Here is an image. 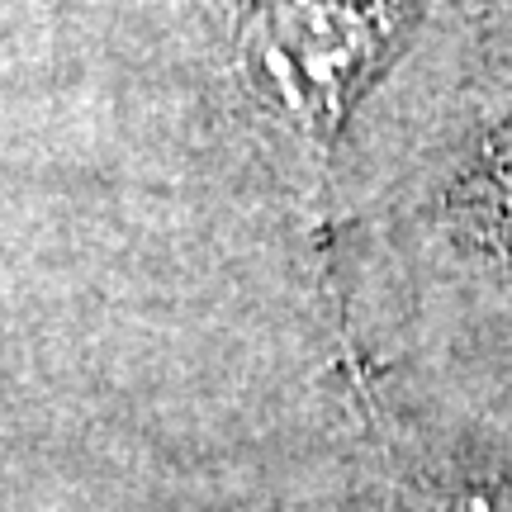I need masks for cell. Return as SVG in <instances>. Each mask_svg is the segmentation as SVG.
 Segmentation results:
<instances>
[{
    "label": "cell",
    "mask_w": 512,
    "mask_h": 512,
    "mask_svg": "<svg viewBox=\"0 0 512 512\" xmlns=\"http://www.w3.org/2000/svg\"><path fill=\"white\" fill-rule=\"evenodd\" d=\"M432 10L437 0H200L233 138L290 219L328 304L342 157Z\"/></svg>",
    "instance_id": "cell-2"
},
{
    "label": "cell",
    "mask_w": 512,
    "mask_h": 512,
    "mask_svg": "<svg viewBox=\"0 0 512 512\" xmlns=\"http://www.w3.org/2000/svg\"><path fill=\"white\" fill-rule=\"evenodd\" d=\"M328 512H512V413L342 361Z\"/></svg>",
    "instance_id": "cell-3"
},
{
    "label": "cell",
    "mask_w": 512,
    "mask_h": 512,
    "mask_svg": "<svg viewBox=\"0 0 512 512\" xmlns=\"http://www.w3.org/2000/svg\"><path fill=\"white\" fill-rule=\"evenodd\" d=\"M332 313L342 361L512 413V0H437L361 114Z\"/></svg>",
    "instance_id": "cell-1"
}]
</instances>
